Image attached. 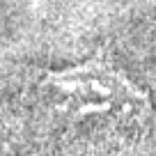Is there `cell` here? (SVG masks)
<instances>
[{"mask_svg": "<svg viewBox=\"0 0 156 156\" xmlns=\"http://www.w3.org/2000/svg\"><path fill=\"white\" fill-rule=\"evenodd\" d=\"M39 90L53 110L69 117L97 112L122 124L145 126L151 115L149 94L112 67L106 48L78 67L44 71Z\"/></svg>", "mask_w": 156, "mask_h": 156, "instance_id": "obj_1", "label": "cell"}]
</instances>
